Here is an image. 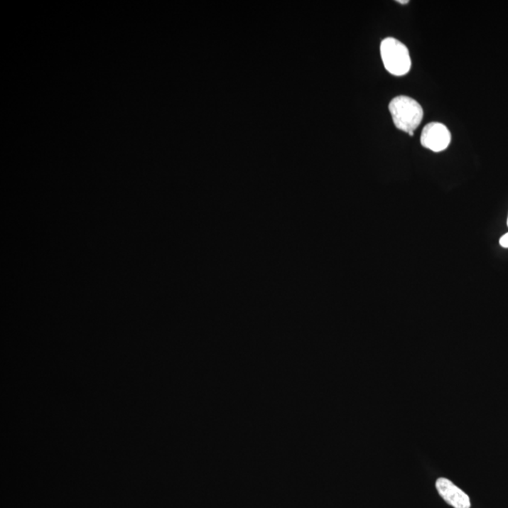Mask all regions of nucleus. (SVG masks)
<instances>
[{"label":"nucleus","mask_w":508,"mask_h":508,"mask_svg":"<svg viewBox=\"0 0 508 508\" xmlns=\"http://www.w3.org/2000/svg\"><path fill=\"white\" fill-rule=\"evenodd\" d=\"M389 110L394 126L403 132H414L423 120V112L421 104L411 97L400 95L389 104Z\"/></svg>","instance_id":"1"},{"label":"nucleus","mask_w":508,"mask_h":508,"mask_svg":"<svg viewBox=\"0 0 508 508\" xmlns=\"http://www.w3.org/2000/svg\"><path fill=\"white\" fill-rule=\"evenodd\" d=\"M383 65L390 74L401 77L411 67V55L404 43L394 38H386L380 45Z\"/></svg>","instance_id":"2"},{"label":"nucleus","mask_w":508,"mask_h":508,"mask_svg":"<svg viewBox=\"0 0 508 508\" xmlns=\"http://www.w3.org/2000/svg\"><path fill=\"white\" fill-rule=\"evenodd\" d=\"M451 142V133L444 124L431 123L423 127L421 144L425 148L439 153L449 146Z\"/></svg>","instance_id":"3"},{"label":"nucleus","mask_w":508,"mask_h":508,"mask_svg":"<svg viewBox=\"0 0 508 508\" xmlns=\"http://www.w3.org/2000/svg\"><path fill=\"white\" fill-rule=\"evenodd\" d=\"M438 492L441 498L455 508H470L469 496L446 478H439L436 482Z\"/></svg>","instance_id":"4"},{"label":"nucleus","mask_w":508,"mask_h":508,"mask_svg":"<svg viewBox=\"0 0 508 508\" xmlns=\"http://www.w3.org/2000/svg\"><path fill=\"white\" fill-rule=\"evenodd\" d=\"M500 245L503 247V248L508 249V233L504 234V236L500 238Z\"/></svg>","instance_id":"5"},{"label":"nucleus","mask_w":508,"mask_h":508,"mask_svg":"<svg viewBox=\"0 0 508 508\" xmlns=\"http://www.w3.org/2000/svg\"><path fill=\"white\" fill-rule=\"evenodd\" d=\"M397 2L402 3V4H406V3H409L408 0H403V1H401V0H399Z\"/></svg>","instance_id":"6"},{"label":"nucleus","mask_w":508,"mask_h":508,"mask_svg":"<svg viewBox=\"0 0 508 508\" xmlns=\"http://www.w3.org/2000/svg\"><path fill=\"white\" fill-rule=\"evenodd\" d=\"M507 226H508V217H507Z\"/></svg>","instance_id":"7"}]
</instances>
